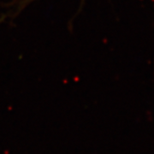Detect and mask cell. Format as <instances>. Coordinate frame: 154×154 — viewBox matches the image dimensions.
I'll return each instance as SVG.
<instances>
[{"instance_id":"6da1fadb","label":"cell","mask_w":154,"mask_h":154,"mask_svg":"<svg viewBox=\"0 0 154 154\" xmlns=\"http://www.w3.org/2000/svg\"><path fill=\"white\" fill-rule=\"evenodd\" d=\"M34 0H20L19 2H18V4H17V5H20L21 7L19 8V10H22V8H24L25 6L28 5V4H30L31 2H33Z\"/></svg>"}]
</instances>
